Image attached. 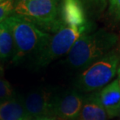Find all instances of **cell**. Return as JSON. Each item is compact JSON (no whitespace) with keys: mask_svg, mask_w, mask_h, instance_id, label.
Wrapping results in <instances>:
<instances>
[{"mask_svg":"<svg viewBox=\"0 0 120 120\" xmlns=\"http://www.w3.org/2000/svg\"><path fill=\"white\" fill-rule=\"evenodd\" d=\"M15 0H3L0 2V23L13 15Z\"/></svg>","mask_w":120,"mask_h":120,"instance_id":"5bb4252c","label":"cell"},{"mask_svg":"<svg viewBox=\"0 0 120 120\" xmlns=\"http://www.w3.org/2000/svg\"><path fill=\"white\" fill-rule=\"evenodd\" d=\"M118 36L105 29L87 32L78 38L67 53L66 63L73 68H87L112 51L118 42Z\"/></svg>","mask_w":120,"mask_h":120,"instance_id":"6da1fadb","label":"cell"},{"mask_svg":"<svg viewBox=\"0 0 120 120\" xmlns=\"http://www.w3.org/2000/svg\"><path fill=\"white\" fill-rule=\"evenodd\" d=\"M2 72V69H1V68H0V73Z\"/></svg>","mask_w":120,"mask_h":120,"instance_id":"ffe728a7","label":"cell"},{"mask_svg":"<svg viewBox=\"0 0 120 120\" xmlns=\"http://www.w3.org/2000/svg\"><path fill=\"white\" fill-rule=\"evenodd\" d=\"M92 24L89 22L82 27H70L61 25L51 35L47 45L34 59V64L37 68H45L51 62L67 54L78 38L83 34L91 32Z\"/></svg>","mask_w":120,"mask_h":120,"instance_id":"5b68a950","label":"cell"},{"mask_svg":"<svg viewBox=\"0 0 120 120\" xmlns=\"http://www.w3.org/2000/svg\"><path fill=\"white\" fill-rule=\"evenodd\" d=\"M118 120H120V114L119 115V119Z\"/></svg>","mask_w":120,"mask_h":120,"instance_id":"d6986e66","label":"cell"},{"mask_svg":"<svg viewBox=\"0 0 120 120\" xmlns=\"http://www.w3.org/2000/svg\"><path fill=\"white\" fill-rule=\"evenodd\" d=\"M55 94L47 88L30 91L23 98L25 109L30 119H42L53 115Z\"/></svg>","mask_w":120,"mask_h":120,"instance_id":"52a82bcc","label":"cell"},{"mask_svg":"<svg viewBox=\"0 0 120 120\" xmlns=\"http://www.w3.org/2000/svg\"><path fill=\"white\" fill-rule=\"evenodd\" d=\"M99 102L109 118H116L120 114V86L115 79L98 91Z\"/></svg>","mask_w":120,"mask_h":120,"instance_id":"9c48e42d","label":"cell"},{"mask_svg":"<svg viewBox=\"0 0 120 120\" xmlns=\"http://www.w3.org/2000/svg\"><path fill=\"white\" fill-rule=\"evenodd\" d=\"M11 30L14 41L12 62L18 64L28 57L35 59L45 47L51 34L44 32L30 21L16 15L6 21Z\"/></svg>","mask_w":120,"mask_h":120,"instance_id":"7a4b0ae2","label":"cell"},{"mask_svg":"<svg viewBox=\"0 0 120 120\" xmlns=\"http://www.w3.org/2000/svg\"><path fill=\"white\" fill-rule=\"evenodd\" d=\"M82 3L86 14L89 13L93 16L100 15L108 5V0H80Z\"/></svg>","mask_w":120,"mask_h":120,"instance_id":"4fadbf2b","label":"cell"},{"mask_svg":"<svg viewBox=\"0 0 120 120\" xmlns=\"http://www.w3.org/2000/svg\"><path fill=\"white\" fill-rule=\"evenodd\" d=\"M2 1H3V0H0V2H2Z\"/></svg>","mask_w":120,"mask_h":120,"instance_id":"44dd1931","label":"cell"},{"mask_svg":"<svg viewBox=\"0 0 120 120\" xmlns=\"http://www.w3.org/2000/svg\"><path fill=\"white\" fill-rule=\"evenodd\" d=\"M0 120H30L23 98L16 95L0 102Z\"/></svg>","mask_w":120,"mask_h":120,"instance_id":"30bf717a","label":"cell"},{"mask_svg":"<svg viewBox=\"0 0 120 120\" xmlns=\"http://www.w3.org/2000/svg\"><path fill=\"white\" fill-rule=\"evenodd\" d=\"M117 74H118V81H119V86H120V68H119L118 69V71H117Z\"/></svg>","mask_w":120,"mask_h":120,"instance_id":"e0dca14e","label":"cell"},{"mask_svg":"<svg viewBox=\"0 0 120 120\" xmlns=\"http://www.w3.org/2000/svg\"><path fill=\"white\" fill-rule=\"evenodd\" d=\"M59 19L70 27H82L89 23L80 0H62L59 6Z\"/></svg>","mask_w":120,"mask_h":120,"instance_id":"ba28073f","label":"cell"},{"mask_svg":"<svg viewBox=\"0 0 120 120\" xmlns=\"http://www.w3.org/2000/svg\"><path fill=\"white\" fill-rule=\"evenodd\" d=\"M107 114L99 102L98 92L85 96L78 120H107Z\"/></svg>","mask_w":120,"mask_h":120,"instance_id":"8fae6325","label":"cell"},{"mask_svg":"<svg viewBox=\"0 0 120 120\" xmlns=\"http://www.w3.org/2000/svg\"><path fill=\"white\" fill-rule=\"evenodd\" d=\"M12 85L8 81L0 78V102L15 97Z\"/></svg>","mask_w":120,"mask_h":120,"instance_id":"9a60e30c","label":"cell"},{"mask_svg":"<svg viewBox=\"0 0 120 120\" xmlns=\"http://www.w3.org/2000/svg\"><path fill=\"white\" fill-rule=\"evenodd\" d=\"M119 57L112 50L84 68L76 80V88L81 92H92L103 88L116 75Z\"/></svg>","mask_w":120,"mask_h":120,"instance_id":"277c9868","label":"cell"},{"mask_svg":"<svg viewBox=\"0 0 120 120\" xmlns=\"http://www.w3.org/2000/svg\"><path fill=\"white\" fill-rule=\"evenodd\" d=\"M59 0H15L13 15L30 21L41 30L54 32L62 23Z\"/></svg>","mask_w":120,"mask_h":120,"instance_id":"3957f363","label":"cell"},{"mask_svg":"<svg viewBox=\"0 0 120 120\" xmlns=\"http://www.w3.org/2000/svg\"><path fill=\"white\" fill-rule=\"evenodd\" d=\"M14 41L9 26L6 22L0 23V60L12 57Z\"/></svg>","mask_w":120,"mask_h":120,"instance_id":"7c38bea8","label":"cell"},{"mask_svg":"<svg viewBox=\"0 0 120 120\" xmlns=\"http://www.w3.org/2000/svg\"><path fill=\"white\" fill-rule=\"evenodd\" d=\"M85 96L77 89H68L55 94L53 115L65 120H77Z\"/></svg>","mask_w":120,"mask_h":120,"instance_id":"8992f818","label":"cell"},{"mask_svg":"<svg viewBox=\"0 0 120 120\" xmlns=\"http://www.w3.org/2000/svg\"><path fill=\"white\" fill-rule=\"evenodd\" d=\"M37 120H55V119H50V118H48V117H46V118H42V119H39Z\"/></svg>","mask_w":120,"mask_h":120,"instance_id":"ac0fdd59","label":"cell"},{"mask_svg":"<svg viewBox=\"0 0 120 120\" xmlns=\"http://www.w3.org/2000/svg\"><path fill=\"white\" fill-rule=\"evenodd\" d=\"M108 12L112 19L120 21V0H108Z\"/></svg>","mask_w":120,"mask_h":120,"instance_id":"2e32d148","label":"cell"}]
</instances>
